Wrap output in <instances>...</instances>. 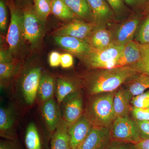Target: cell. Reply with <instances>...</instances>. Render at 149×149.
<instances>
[{
  "instance_id": "2e32d148",
  "label": "cell",
  "mask_w": 149,
  "mask_h": 149,
  "mask_svg": "<svg viewBox=\"0 0 149 149\" xmlns=\"http://www.w3.org/2000/svg\"><path fill=\"white\" fill-rule=\"evenodd\" d=\"M42 111L48 130L53 134L62 119L58 104L52 98L43 103Z\"/></svg>"
},
{
  "instance_id": "d590c367",
  "label": "cell",
  "mask_w": 149,
  "mask_h": 149,
  "mask_svg": "<svg viewBox=\"0 0 149 149\" xmlns=\"http://www.w3.org/2000/svg\"><path fill=\"white\" fill-rule=\"evenodd\" d=\"M135 120L139 127L142 140L149 139V121Z\"/></svg>"
},
{
  "instance_id": "9c48e42d",
  "label": "cell",
  "mask_w": 149,
  "mask_h": 149,
  "mask_svg": "<svg viewBox=\"0 0 149 149\" xmlns=\"http://www.w3.org/2000/svg\"><path fill=\"white\" fill-rule=\"evenodd\" d=\"M55 41L59 46L83 59L93 48L86 40L68 36H56Z\"/></svg>"
},
{
  "instance_id": "6da1fadb",
  "label": "cell",
  "mask_w": 149,
  "mask_h": 149,
  "mask_svg": "<svg viewBox=\"0 0 149 149\" xmlns=\"http://www.w3.org/2000/svg\"><path fill=\"white\" fill-rule=\"evenodd\" d=\"M139 73L130 66L99 69L91 74L85 81L86 93L91 96L114 92Z\"/></svg>"
},
{
  "instance_id": "4fadbf2b",
  "label": "cell",
  "mask_w": 149,
  "mask_h": 149,
  "mask_svg": "<svg viewBox=\"0 0 149 149\" xmlns=\"http://www.w3.org/2000/svg\"><path fill=\"white\" fill-rule=\"evenodd\" d=\"M97 27L105 25L115 19V16L106 0H87Z\"/></svg>"
},
{
  "instance_id": "ac0fdd59",
  "label": "cell",
  "mask_w": 149,
  "mask_h": 149,
  "mask_svg": "<svg viewBox=\"0 0 149 149\" xmlns=\"http://www.w3.org/2000/svg\"><path fill=\"white\" fill-rule=\"evenodd\" d=\"M122 87L128 97L132 100L149 89V75L139 73L129 78Z\"/></svg>"
},
{
  "instance_id": "60d3db41",
  "label": "cell",
  "mask_w": 149,
  "mask_h": 149,
  "mask_svg": "<svg viewBox=\"0 0 149 149\" xmlns=\"http://www.w3.org/2000/svg\"><path fill=\"white\" fill-rule=\"evenodd\" d=\"M12 57L8 52L5 51H1L0 53V63H9L13 62Z\"/></svg>"
},
{
  "instance_id": "8992f818",
  "label": "cell",
  "mask_w": 149,
  "mask_h": 149,
  "mask_svg": "<svg viewBox=\"0 0 149 149\" xmlns=\"http://www.w3.org/2000/svg\"><path fill=\"white\" fill-rule=\"evenodd\" d=\"M10 10V21L6 40L11 52H15L18 49L23 39L22 35V9L15 5L12 0L8 1Z\"/></svg>"
},
{
  "instance_id": "52a82bcc",
  "label": "cell",
  "mask_w": 149,
  "mask_h": 149,
  "mask_svg": "<svg viewBox=\"0 0 149 149\" xmlns=\"http://www.w3.org/2000/svg\"><path fill=\"white\" fill-rule=\"evenodd\" d=\"M61 104L62 106V119L70 127L84 114L83 97L80 91L67 96Z\"/></svg>"
},
{
  "instance_id": "e575fe53",
  "label": "cell",
  "mask_w": 149,
  "mask_h": 149,
  "mask_svg": "<svg viewBox=\"0 0 149 149\" xmlns=\"http://www.w3.org/2000/svg\"><path fill=\"white\" fill-rule=\"evenodd\" d=\"M102 149H135L134 144L111 141Z\"/></svg>"
},
{
  "instance_id": "ffe728a7",
  "label": "cell",
  "mask_w": 149,
  "mask_h": 149,
  "mask_svg": "<svg viewBox=\"0 0 149 149\" xmlns=\"http://www.w3.org/2000/svg\"><path fill=\"white\" fill-rule=\"evenodd\" d=\"M130 101L131 100L122 87H120L115 91L113 106L116 117L129 116L132 107Z\"/></svg>"
},
{
  "instance_id": "cb8c5ba5",
  "label": "cell",
  "mask_w": 149,
  "mask_h": 149,
  "mask_svg": "<svg viewBox=\"0 0 149 149\" xmlns=\"http://www.w3.org/2000/svg\"><path fill=\"white\" fill-rule=\"evenodd\" d=\"M75 15L94 22L93 14L87 0H63Z\"/></svg>"
},
{
  "instance_id": "7c38bea8",
  "label": "cell",
  "mask_w": 149,
  "mask_h": 149,
  "mask_svg": "<svg viewBox=\"0 0 149 149\" xmlns=\"http://www.w3.org/2000/svg\"><path fill=\"white\" fill-rule=\"evenodd\" d=\"M95 24L74 20L57 29L56 36H70L86 40L95 28Z\"/></svg>"
},
{
  "instance_id": "30bf717a",
  "label": "cell",
  "mask_w": 149,
  "mask_h": 149,
  "mask_svg": "<svg viewBox=\"0 0 149 149\" xmlns=\"http://www.w3.org/2000/svg\"><path fill=\"white\" fill-rule=\"evenodd\" d=\"M111 140L109 129L94 126L87 138L76 149H102Z\"/></svg>"
},
{
  "instance_id": "8fae6325",
  "label": "cell",
  "mask_w": 149,
  "mask_h": 149,
  "mask_svg": "<svg viewBox=\"0 0 149 149\" xmlns=\"http://www.w3.org/2000/svg\"><path fill=\"white\" fill-rule=\"evenodd\" d=\"M93 127V123L84 114L69 127L68 133L71 149H77L87 138Z\"/></svg>"
},
{
  "instance_id": "836d02e7",
  "label": "cell",
  "mask_w": 149,
  "mask_h": 149,
  "mask_svg": "<svg viewBox=\"0 0 149 149\" xmlns=\"http://www.w3.org/2000/svg\"><path fill=\"white\" fill-rule=\"evenodd\" d=\"M7 24V5L4 0H0V29L2 32L6 29Z\"/></svg>"
},
{
  "instance_id": "3957f363",
  "label": "cell",
  "mask_w": 149,
  "mask_h": 149,
  "mask_svg": "<svg viewBox=\"0 0 149 149\" xmlns=\"http://www.w3.org/2000/svg\"><path fill=\"white\" fill-rule=\"evenodd\" d=\"M124 45L114 44L102 49H92L83 59L89 67L95 69H106L114 68Z\"/></svg>"
},
{
  "instance_id": "5bb4252c",
  "label": "cell",
  "mask_w": 149,
  "mask_h": 149,
  "mask_svg": "<svg viewBox=\"0 0 149 149\" xmlns=\"http://www.w3.org/2000/svg\"><path fill=\"white\" fill-rule=\"evenodd\" d=\"M16 116L11 107H1L0 109V136L7 140H17L15 125Z\"/></svg>"
},
{
  "instance_id": "d6986e66",
  "label": "cell",
  "mask_w": 149,
  "mask_h": 149,
  "mask_svg": "<svg viewBox=\"0 0 149 149\" xmlns=\"http://www.w3.org/2000/svg\"><path fill=\"white\" fill-rule=\"evenodd\" d=\"M95 49H102L113 44V35L104 27H96L86 40Z\"/></svg>"
},
{
  "instance_id": "ab89813d",
  "label": "cell",
  "mask_w": 149,
  "mask_h": 149,
  "mask_svg": "<svg viewBox=\"0 0 149 149\" xmlns=\"http://www.w3.org/2000/svg\"><path fill=\"white\" fill-rule=\"evenodd\" d=\"M127 5L134 9L144 6L148 3L147 0H123Z\"/></svg>"
},
{
  "instance_id": "7bdbcfd3",
  "label": "cell",
  "mask_w": 149,
  "mask_h": 149,
  "mask_svg": "<svg viewBox=\"0 0 149 149\" xmlns=\"http://www.w3.org/2000/svg\"><path fill=\"white\" fill-rule=\"evenodd\" d=\"M147 1H148V2L149 3V0H147Z\"/></svg>"
},
{
  "instance_id": "d4e9b609",
  "label": "cell",
  "mask_w": 149,
  "mask_h": 149,
  "mask_svg": "<svg viewBox=\"0 0 149 149\" xmlns=\"http://www.w3.org/2000/svg\"><path fill=\"white\" fill-rule=\"evenodd\" d=\"M24 143L27 149H42L40 133L34 123H30L27 125Z\"/></svg>"
},
{
  "instance_id": "ba28073f",
  "label": "cell",
  "mask_w": 149,
  "mask_h": 149,
  "mask_svg": "<svg viewBox=\"0 0 149 149\" xmlns=\"http://www.w3.org/2000/svg\"><path fill=\"white\" fill-rule=\"evenodd\" d=\"M41 77V70L37 67L29 70L23 77L21 83L22 93L27 104L31 105L35 102Z\"/></svg>"
},
{
  "instance_id": "7a4b0ae2",
  "label": "cell",
  "mask_w": 149,
  "mask_h": 149,
  "mask_svg": "<svg viewBox=\"0 0 149 149\" xmlns=\"http://www.w3.org/2000/svg\"><path fill=\"white\" fill-rule=\"evenodd\" d=\"M115 92L90 96L84 114L94 126L110 129L115 118L113 100Z\"/></svg>"
},
{
  "instance_id": "f546056e",
  "label": "cell",
  "mask_w": 149,
  "mask_h": 149,
  "mask_svg": "<svg viewBox=\"0 0 149 149\" xmlns=\"http://www.w3.org/2000/svg\"><path fill=\"white\" fill-rule=\"evenodd\" d=\"M17 66L14 62L0 63V79L1 83L8 80L15 74Z\"/></svg>"
},
{
  "instance_id": "74e56055",
  "label": "cell",
  "mask_w": 149,
  "mask_h": 149,
  "mask_svg": "<svg viewBox=\"0 0 149 149\" xmlns=\"http://www.w3.org/2000/svg\"><path fill=\"white\" fill-rule=\"evenodd\" d=\"M61 55L58 52H52L49 55V63L52 67H57L61 65Z\"/></svg>"
},
{
  "instance_id": "f35d334b",
  "label": "cell",
  "mask_w": 149,
  "mask_h": 149,
  "mask_svg": "<svg viewBox=\"0 0 149 149\" xmlns=\"http://www.w3.org/2000/svg\"><path fill=\"white\" fill-rule=\"evenodd\" d=\"M73 63L74 59L71 54L67 53L61 54V65L63 68H70L73 65Z\"/></svg>"
},
{
  "instance_id": "1f68e13d",
  "label": "cell",
  "mask_w": 149,
  "mask_h": 149,
  "mask_svg": "<svg viewBox=\"0 0 149 149\" xmlns=\"http://www.w3.org/2000/svg\"><path fill=\"white\" fill-rule=\"evenodd\" d=\"M130 104L136 107L149 108V90L133 97Z\"/></svg>"
},
{
  "instance_id": "484cf974",
  "label": "cell",
  "mask_w": 149,
  "mask_h": 149,
  "mask_svg": "<svg viewBox=\"0 0 149 149\" xmlns=\"http://www.w3.org/2000/svg\"><path fill=\"white\" fill-rule=\"evenodd\" d=\"M52 13L58 18L64 20L72 19L75 15L63 0H53L52 3Z\"/></svg>"
},
{
  "instance_id": "d6a6232c",
  "label": "cell",
  "mask_w": 149,
  "mask_h": 149,
  "mask_svg": "<svg viewBox=\"0 0 149 149\" xmlns=\"http://www.w3.org/2000/svg\"><path fill=\"white\" fill-rule=\"evenodd\" d=\"M131 113L134 120L149 121V108H141L132 106Z\"/></svg>"
},
{
  "instance_id": "83f0119b",
  "label": "cell",
  "mask_w": 149,
  "mask_h": 149,
  "mask_svg": "<svg viewBox=\"0 0 149 149\" xmlns=\"http://www.w3.org/2000/svg\"><path fill=\"white\" fill-rule=\"evenodd\" d=\"M142 55L141 59L130 67L139 73L149 75V44L142 45Z\"/></svg>"
},
{
  "instance_id": "b9f144b4",
  "label": "cell",
  "mask_w": 149,
  "mask_h": 149,
  "mask_svg": "<svg viewBox=\"0 0 149 149\" xmlns=\"http://www.w3.org/2000/svg\"><path fill=\"white\" fill-rule=\"evenodd\" d=\"M135 149H149V139H143L134 144Z\"/></svg>"
},
{
  "instance_id": "8d00e7d4",
  "label": "cell",
  "mask_w": 149,
  "mask_h": 149,
  "mask_svg": "<svg viewBox=\"0 0 149 149\" xmlns=\"http://www.w3.org/2000/svg\"><path fill=\"white\" fill-rule=\"evenodd\" d=\"M0 149H23L17 140H1L0 142Z\"/></svg>"
},
{
  "instance_id": "5b68a950",
  "label": "cell",
  "mask_w": 149,
  "mask_h": 149,
  "mask_svg": "<svg viewBox=\"0 0 149 149\" xmlns=\"http://www.w3.org/2000/svg\"><path fill=\"white\" fill-rule=\"evenodd\" d=\"M22 35L23 39L32 46H35L40 41L43 27L42 22L35 13L33 5L25 4L22 8Z\"/></svg>"
},
{
  "instance_id": "ee69618b",
  "label": "cell",
  "mask_w": 149,
  "mask_h": 149,
  "mask_svg": "<svg viewBox=\"0 0 149 149\" xmlns=\"http://www.w3.org/2000/svg\"><path fill=\"white\" fill-rule=\"evenodd\" d=\"M52 1H53V0H52Z\"/></svg>"
},
{
  "instance_id": "7402d4cb",
  "label": "cell",
  "mask_w": 149,
  "mask_h": 149,
  "mask_svg": "<svg viewBox=\"0 0 149 149\" xmlns=\"http://www.w3.org/2000/svg\"><path fill=\"white\" fill-rule=\"evenodd\" d=\"M55 80L53 77L49 74L42 76L37 91V98L42 102H45L53 97L55 91Z\"/></svg>"
},
{
  "instance_id": "603a6c76",
  "label": "cell",
  "mask_w": 149,
  "mask_h": 149,
  "mask_svg": "<svg viewBox=\"0 0 149 149\" xmlns=\"http://www.w3.org/2000/svg\"><path fill=\"white\" fill-rule=\"evenodd\" d=\"M79 91L78 85L71 80L62 78L57 79L56 95L58 104H61L67 96Z\"/></svg>"
},
{
  "instance_id": "4316f807",
  "label": "cell",
  "mask_w": 149,
  "mask_h": 149,
  "mask_svg": "<svg viewBox=\"0 0 149 149\" xmlns=\"http://www.w3.org/2000/svg\"><path fill=\"white\" fill-rule=\"evenodd\" d=\"M33 7L37 17L45 22L52 13V0H32Z\"/></svg>"
},
{
  "instance_id": "9a60e30c",
  "label": "cell",
  "mask_w": 149,
  "mask_h": 149,
  "mask_svg": "<svg viewBox=\"0 0 149 149\" xmlns=\"http://www.w3.org/2000/svg\"><path fill=\"white\" fill-rule=\"evenodd\" d=\"M142 55V44L131 41L124 45L115 67L130 66L141 59Z\"/></svg>"
},
{
  "instance_id": "4dcf8cb0",
  "label": "cell",
  "mask_w": 149,
  "mask_h": 149,
  "mask_svg": "<svg viewBox=\"0 0 149 149\" xmlns=\"http://www.w3.org/2000/svg\"><path fill=\"white\" fill-rule=\"evenodd\" d=\"M137 39L138 42L142 45L149 44V15L139 28Z\"/></svg>"
},
{
  "instance_id": "44dd1931",
  "label": "cell",
  "mask_w": 149,
  "mask_h": 149,
  "mask_svg": "<svg viewBox=\"0 0 149 149\" xmlns=\"http://www.w3.org/2000/svg\"><path fill=\"white\" fill-rule=\"evenodd\" d=\"M70 126L63 119L52 135L51 149H72L68 130Z\"/></svg>"
},
{
  "instance_id": "e0dca14e",
  "label": "cell",
  "mask_w": 149,
  "mask_h": 149,
  "mask_svg": "<svg viewBox=\"0 0 149 149\" xmlns=\"http://www.w3.org/2000/svg\"><path fill=\"white\" fill-rule=\"evenodd\" d=\"M140 21V18L138 16H134L123 22L118 28L115 35H113V43L124 45L133 41Z\"/></svg>"
},
{
  "instance_id": "277c9868",
  "label": "cell",
  "mask_w": 149,
  "mask_h": 149,
  "mask_svg": "<svg viewBox=\"0 0 149 149\" xmlns=\"http://www.w3.org/2000/svg\"><path fill=\"white\" fill-rule=\"evenodd\" d=\"M109 129L112 141L135 144L142 140L136 120L129 116L116 117Z\"/></svg>"
},
{
  "instance_id": "f1b7e54d",
  "label": "cell",
  "mask_w": 149,
  "mask_h": 149,
  "mask_svg": "<svg viewBox=\"0 0 149 149\" xmlns=\"http://www.w3.org/2000/svg\"><path fill=\"white\" fill-rule=\"evenodd\" d=\"M114 13L115 17L121 19L130 13V10L125 5L123 0H106Z\"/></svg>"
}]
</instances>
